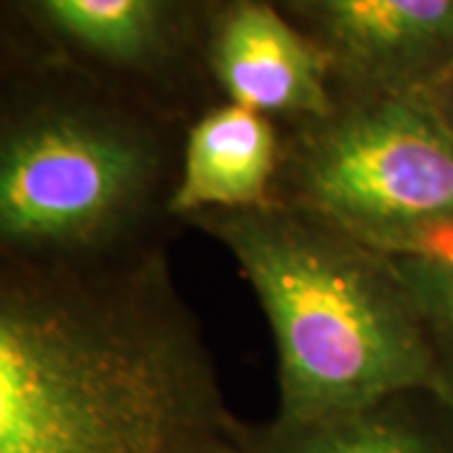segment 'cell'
Here are the masks:
<instances>
[{
  "instance_id": "12",
  "label": "cell",
  "mask_w": 453,
  "mask_h": 453,
  "mask_svg": "<svg viewBox=\"0 0 453 453\" xmlns=\"http://www.w3.org/2000/svg\"><path fill=\"white\" fill-rule=\"evenodd\" d=\"M225 453H255V451H252V446H250V441H247V423H244L242 436H240V441H237L234 446H229Z\"/></svg>"
},
{
  "instance_id": "5",
  "label": "cell",
  "mask_w": 453,
  "mask_h": 453,
  "mask_svg": "<svg viewBox=\"0 0 453 453\" xmlns=\"http://www.w3.org/2000/svg\"><path fill=\"white\" fill-rule=\"evenodd\" d=\"M214 0H3V61L61 65L192 121L217 104L202 49Z\"/></svg>"
},
{
  "instance_id": "8",
  "label": "cell",
  "mask_w": 453,
  "mask_h": 453,
  "mask_svg": "<svg viewBox=\"0 0 453 453\" xmlns=\"http://www.w3.org/2000/svg\"><path fill=\"white\" fill-rule=\"evenodd\" d=\"M282 129L275 119L232 101H217L189 121L172 214L184 225L204 211L275 204Z\"/></svg>"
},
{
  "instance_id": "11",
  "label": "cell",
  "mask_w": 453,
  "mask_h": 453,
  "mask_svg": "<svg viewBox=\"0 0 453 453\" xmlns=\"http://www.w3.org/2000/svg\"><path fill=\"white\" fill-rule=\"evenodd\" d=\"M428 96H431V101L436 104L438 113L443 116L446 127H449L453 134V73L446 79V81L438 83L436 88H434Z\"/></svg>"
},
{
  "instance_id": "10",
  "label": "cell",
  "mask_w": 453,
  "mask_h": 453,
  "mask_svg": "<svg viewBox=\"0 0 453 453\" xmlns=\"http://www.w3.org/2000/svg\"><path fill=\"white\" fill-rule=\"evenodd\" d=\"M386 255L418 300L453 405V226L428 229Z\"/></svg>"
},
{
  "instance_id": "4",
  "label": "cell",
  "mask_w": 453,
  "mask_h": 453,
  "mask_svg": "<svg viewBox=\"0 0 453 453\" xmlns=\"http://www.w3.org/2000/svg\"><path fill=\"white\" fill-rule=\"evenodd\" d=\"M280 129L275 204L380 252L453 226V134L428 94L335 86L323 116Z\"/></svg>"
},
{
  "instance_id": "7",
  "label": "cell",
  "mask_w": 453,
  "mask_h": 453,
  "mask_svg": "<svg viewBox=\"0 0 453 453\" xmlns=\"http://www.w3.org/2000/svg\"><path fill=\"white\" fill-rule=\"evenodd\" d=\"M202 64L219 101L292 124L323 116L335 81L323 50L275 0H214Z\"/></svg>"
},
{
  "instance_id": "2",
  "label": "cell",
  "mask_w": 453,
  "mask_h": 453,
  "mask_svg": "<svg viewBox=\"0 0 453 453\" xmlns=\"http://www.w3.org/2000/svg\"><path fill=\"white\" fill-rule=\"evenodd\" d=\"M187 127L79 71L3 61L0 267L98 270L169 250Z\"/></svg>"
},
{
  "instance_id": "1",
  "label": "cell",
  "mask_w": 453,
  "mask_h": 453,
  "mask_svg": "<svg viewBox=\"0 0 453 453\" xmlns=\"http://www.w3.org/2000/svg\"><path fill=\"white\" fill-rule=\"evenodd\" d=\"M242 428L169 250L0 267V453H225Z\"/></svg>"
},
{
  "instance_id": "3",
  "label": "cell",
  "mask_w": 453,
  "mask_h": 453,
  "mask_svg": "<svg viewBox=\"0 0 453 453\" xmlns=\"http://www.w3.org/2000/svg\"><path fill=\"white\" fill-rule=\"evenodd\" d=\"M187 229L222 244L257 295L275 340L277 418L338 416L408 390L451 405L418 300L390 255L282 204L204 211Z\"/></svg>"
},
{
  "instance_id": "6",
  "label": "cell",
  "mask_w": 453,
  "mask_h": 453,
  "mask_svg": "<svg viewBox=\"0 0 453 453\" xmlns=\"http://www.w3.org/2000/svg\"><path fill=\"white\" fill-rule=\"evenodd\" d=\"M338 88L431 94L453 73V0H275Z\"/></svg>"
},
{
  "instance_id": "9",
  "label": "cell",
  "mask_w": 453,
  "mask_h": 453,
  "mask_svg": "<svg viewBox=\"0 0 453 453\" xmlns=\"http://www.w3.org/2000/svg\"><path fill=\"white\" fill-rule=\"evenodd\" d=\"M247 441L255 453H453V408L408 390L338 416L247 423Z\"/></svg>"
}]
</instances>
